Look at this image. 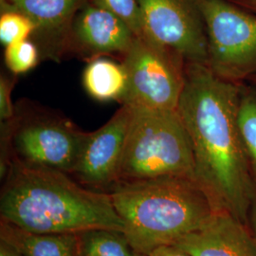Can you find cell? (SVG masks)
Wrapping results in <instances>:
<instances>
[{
	"label": "cell",
	"mask_w": 256,
	"mask_h": 256,
	"mask_svg": "<svg viewBox=\"0 0 256 256\" xmlns=\"http://www.w3.org/2000/svg\"><path fill=\"white\" fill-rule=\"evenodd\" d=\"M206 28L207 66L236 82L256 72V16L226 0H198Z\"/></svg>",
	"instance_id": "obj_5"
},
{
	"label": "cell",
	"mask_w": 256,
	"mask_h": 256,
	"mask_svg": "<svg viewBox=\"0 0 256 256\" xmlns=\"http://www.w3.org/2000/svg\"><path fill=\"white\" fill-rule=\"evenodd\" d=\"M142 36L180 55L187 64H208L207 34L198 0H138Z\"/></svg>",
	"instance_id": "obj_7"
},
{
	"label": "cell",
	"mask_w": 256,
	"mask_h": 256,
	"mask_svg": "<svg viewBox=\"0 0 256 256\" xmlns=\"http://www.w3.org/2000/svg\"><path fill=\"white\" fill-rule=\"evenodd\" d=\"M81 0H8L9 8L24 14L36 32H58L68 23Z\"/></svg>",
	"instance_id": "obj_14"
},
{
	"label": "cell",
	"mask_w": 256,
	"mask_h": 256,
	"mask_svg": "<svg viewBox=\"0 0 256 256\" xmlns=\"http://www.w3.org/2000/svg\"><path fill=\"white\" fill-rule=\"evenodd\" d=\"M36 32V26L32 19L14 10H5L0 18V41L7 46L28 40Z\"/></svg>",
	"instance_id": "obj_17"
},
{
	"label": "cell",
	"mask_w": 256,
	"mask_h": 256,
	"mask_svg": "<svg viewBox=\"0 0 256 256\" xmlns=\"http://www.w3.org/2000/svg\"><path fill=\"white\" fill-rule=\"evenodd\" d=\"M182 58L146 36H135L124 54L128 77L124 104L176 110L185 84Z\"/></svg>",
	"instance_id": "obj_6"
},
{
	"label": "cell",
	"mask_w": 256,
	"mask_h": 256,
	"mask_svg": "<svg viewBox=\"0 0 256 256\" xmlns=\"http://www.w3.org/2000/svg\"><path fill=\"white\" fill-rule=\"evenodd\" d=\"M148 256H192L174 245H165L156 248Z\"/></svg>",
	"instance_id": "obj_21"
},
{
	"label": "cell",
	"mask_w": 256,
	"mask_h": 256,
	"mask_svg": "<svg viewBox=\"0 0 256 256\" xmlns=\"http://www.w3.org/2000/svg\"><path fill=\"white\" fill-rule=\"evenodd\" d=\"M238 124L245 153L256 174V92L240 90Z\"/></svg>",
	"instance_id": "obj_16"
},
{
	"label": "cell",
	"mask_w": 256,
	"mask_h": 256,
	"mask_svg": "<svg viewBox=\"0 0 256 256\" xmlns=\"http://www.w3.org/2000/svg\"><path fill=\"white\" fill-rule=\"evenodd\" d=\"M174 245L192 256H256V240L247 225L223 210Z\"/></svg>",
	"instance_id": "obj_10"
},
{
	"label": "cell",
	"mask_w": 256,
	"mask_h": 256,
	"mask_svg": "<svg viewBox=\"0 0 256 256\" xmlns=\"http://www.w3.org/2000/svg\"><path fill=\"white\" fill-rule=\"evenodd\" d=\"M135 36L124 21L94 4L82 10L74 24L76 46L90 56L124 54Z\"/></svg>",
	"instance_id": "obj_11"
},
{
	"label": "cell",
	"mask_w": 256,
	"mask_h": 256,
	"mask_svg": "<svg viewBox=\"0 0 256 256\" xmlns=\"http://www.w3.org/2000/svg\"><path fill=\"white\" fill-rule=\"evenodd\" d=\"M131 108L124 104L98 130L88 133L72 174L84 185L110 189L120 180Z\"/></svg>",
	"instance_id": "obj_9"
},
{
	"label": "cell",
	"mask_w": 256,
	"mask_h": 256,
	"mask_svg": "<svg viewBox=\"0 0 256 256\" xmlns=\"http://www.w3.org/2000/svg\"><path fill=\"white\" fill-rule=\"evenodd\" d=\"M82 84L88 95L97 101L122 102L128 92V72L124 64L96 58L86 66Z\"/></svg>",
	"instance_id": "obj_13"
},
{
	"label": "cell",
	"mask_w": 256,
	"mask_h": 256,
	"mask_svg": "<svg viewBox=\"0 0 256 256\" xmlns=\"http://www.w3.org/2000/svg\"><path fill=\"white\" fill-rule=\"evenodd\" d=\"M12 84L7 77H1L0 80V117L2 120H9L14 115L12 104Z\"/></svg>",
	"instance_id": "obj_20"
},
{
	"label": "cell",
	"mask_w": 256,
	"mask_h": 256,
	"mask_svg": "<svg viewBox=\"0 0 256 256\" xmlns=\"http://www.w3.org/2000/svg\"><path fill=\"white\" fill-rule=\"evenodd\" d=\"M248 228L256 240V194L254 200L252 202L248 216Z\"/></svg>",
	"instance_id": "obj_22"
},
{
	"label": "cell",
	"mask_w": 256,
	"mask_h": 256,
	"mask_svg": "<svg viewBox=\"0 0 256 256\" xmlns=\"http://www.w3.org/2000/svg\"><path fill=\"white\" fill-rule=\"evenodd\" d=\"M93 4L108 10L124 21L136 36H142V19L138 0H93Z\"/></svg>",
	"instance_id": "obj_19"
},
{
	"label": "cell",
	"mask_w": 256,
	"mask_h": 256,
	"mask_svg": "<svg viewBox=\"0 0 256 256\" xmlns=\"http://www.w3.org/2000/svg\"><path fill=\"white\" fill-rule=\"evenodd\" d=\"M236 1L246 6L248 9L254 10L256 12V0H236Z\"/></svg>",
	"instance_id": "obj_24"
},
{
	"label": "cell",
	"mask_w": 256,
	"mask_h": 256,
	"mask_svg": "<svg viewBox=\"0 0 256 256\" xmlns=\"http://www.w3.org/2000/svg\"><path fill=\"white\" fill-rule=\"evenodd\" d=\"M0 214L1 220L36 232L124 230L108 192L84 188L62 171L19 160L10 164L1 191Z\"/></svg>",
	"instance_id": "obj_2"
},
{
	"label": "cell",
	"mask_w": 256,
	"mask_h": 256,
	"mask_svg": "<svg viewBox=\"0 0 256 256\" xmlns=\"http://www.w3.org/2000/svg\"><path fill=\"white\" fill-rule=\"evenodd\" d=\"M106 192L124 221L129 243L144 256L174 245L218 212L202 186L184 176L120 180Z\"/></svg>",
	"instance_id": "obj_3"
},
{
	"label": "cell",
	"mask_w": 256,
	"mask_h": 256,
	"mask_svg": "<svg viewBox=\"0 0 256 256\" xmlns=\"http://www.w3.org/2000/svg\"><path fill=\"white\" fill-rule=\"evenodd\" d=\"M79 242L80 256H144L117 230H84L79 234Z\"/></svg>",
	"instance_id": "obj_15"
},
{
	"label": "cell",
	"mask_w": 256,
	"mask_h": 256,
	"mask_svg": "<svg viewBox=\"0 0 256 256\" xmlns=\"http://www.w3.org/2000/svg\"><path fill=\"white\" fill-rule=\"evenodd\" d=\"M38 58L36 45L30 39L5 46V64L12 74H23L30 72L36 66Z\"/></svg>",
	"instance_id": "obj_18"
},
{
	"label": "cell",
	"mask_w": 256,
	"mask_h": 256,
	"mask_svg": "<svg viewBox=\"0 0 256 256\" xmlns=\"http://www.w3.org/2000/svg\"><path fill=\"white\" fill-rule=\"evenodd\" d=\"M240 88L207 66L187 64L176 111L190 138L196 180L218 210L248 226L256 194L238 124Z\"/></svg>",
	"instance_id": "obj_1"
},
{
	"label": "cell",
	"mask_w": 256,
	"mask_h": 256,
	"mask_svg": "<svg viewBox=\"0 0 256 256\" xmlns=\"http://www.w3.org/2000/svg\"><path fill=\"white\" fill-rule=\"evenodd\" d=\"M88 133L64 122L39 120L18 128L14 146L19 160L72 174Z\"/></svg>",
	"instance_id": "obj_8"
},
{
	"label": "cell",
	"mask_w": 256,
	"mask_h": 256,
	"mask_svg": "<svg viewBox=\"0 0 256 256\" xmlns=\"http://www.w3.org/2000/svg\"><path fill=\"white\" fill-rule=\"evenodd\" d=\"M0 239L23 256H80L79 234L30 232L1 220Z\"/></svg>",
	"instance_id": "obj_12"
},
{
	"label": "cell",
	"mask_w": 256,
	"mask_h": 256,
	"mask_svg": "<svg viewBox=\"0 0 256 256\" xmlns=\"http://www.w3.org/2000/svg\"><path fill=\"white\" fill-rule=\"evenodd\" d=\"M130 108L119 182L160 176L196 180L190 138L176 110Z\"/></svg>",
	"instance_id": "obj_4"
},
{
	"label": "cell",
	"mask_w": 256,
	"mask_h": 256,
	"mask_svg": "<svg viewBox=\"0 0 256 256\" xmlns=\"http://www.w3.org/2000/svg\"><path fill=\"white\" fill-rule=\"evenodd\" d=\"M0 256H23L16 248L0 239Z\"/></svg>",
	"instance_id": "obj_23"
}]
</instances>
